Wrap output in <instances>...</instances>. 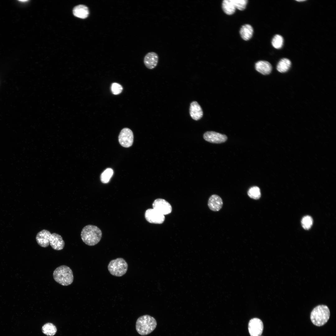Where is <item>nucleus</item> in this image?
Returning a JSON list of instances; mask_svg holds the SVG:
<instances>
[{"mask_svg":"<svg viewBox=\"0 0 336 336\" xmlns=\"http://www.w3.org/2000/svg\"><path fill=\"white\" fill-rule=\"evenodd\" d=\"M189 114L191 117L195 120H199L203 117V113L202 109L197 101H193L191 103Z\"/></svg>","mask_w":336,"mask_h":336,"instance_id":"15","label":"nucleus"},{"mask_svg":"<svg viewBox=\"0 0 336 336\" xmlns=\"http://www.w3.org/2000/svg\"><path fill=\"white\" fill-rule=\"evenodd\" d=\"M236 8L243 10L245 8L247 3V0H232Z\"/></svg>","mask_w":336,"mask_h":336,"instance_id":"26","label":"nucleus"},{"mask_svg":"<svg viewBox=\"0 0 336 336\" xmlns=\"http://www.w3.org/2000/svg\"><path fill=\"white\" fill-rule=\"evenodd\" d=\"M51 234L49 231L45 229L39 231L36 236V240L38 244L42 247H48L49 244V238Z\"/></svg>","mask_w":336,"mask_h":336,"instance_id":"12","label":"nucleus"},{"mask_svg":"<svg viewBox=\"0 0 336 336\" xmlns=\"http://www.w3.org/2000/svg\"><path fill=\"white\" fill-rule=\"evenodd\" d=\"M145 217L147 222L152 223L162 224L165 220L164 215L153 208L147 209L145 212Z\"/></svg>","mask_w":336,"mask_h":336,"instance_id":"9","label":"nucleus"},{"mask_svg":"<svg viewBox=\"0 0 336 336\" xmlns=\"http://www.w3.org/2000/svg\"><path fill=\"white\" fill-rule=\"evenodd\" d=\"M73 12L75 16L82 19L87 18L89 13L88 7L83 5L75 7L73 9Z\"/></svg>","mask_w":336,"mask_h":336,"instance_id":"17","label":"nucleus"},{"mask_svg":"<svg viewBox=\"0 0 336 336\" xmlns=\"http://www.w3.org/2000/svg\"><path fill=\"white\" fill-rule=\"evenodd\" d=\"M291 65V63L290 60L287 58H283L278 63L277 69L279 72H285L289 69Z\"/></svg>","mask_w":336,"mask_h":336,"instance_id":"19","label":"nucleus"},{"mask_svg":"<svg viewBox=\"0 0 336 336\" xmlns=\"http://www.w3.org/2000/svg\"><path fill=\"white\" fill-rule=\"evenodd\" d=\"M253 32L252 26L249 24H245L241 28L240 33L241 38L245 40H250L252 37Z\"/></svg>","mask_w":336,"mask_h":336,"instance_id":"18","label":"nucleus"},{"mask_svg":"<svg viewBox=\"0 0 336 336\" xmlns=\"http://www.w3.org/2000/svg\"><path fill=\"white\" fill-rule=\"evenodd\" d=\"M54 280L64 286L71 285L73 281V272L68 266L63 265L56 268L53 273Z\"/></svg>","mask_w":336,"mask_h":336,"instance_id":"4","label":"nucleus"},{"mask_svg":"<svg viewBox=\"0 0 336 336\" xmlns=\"http://www.w3.org/2000/svg\"><path fill=\"white\" fill-rule=\"evenodd\" d=\"M330 316L329 310L325 305H319L312 311L310 318L312 323L317 326L323 325L329 320Z\"/></svg>","mask_w":336,"mask_h":336,"instance_id":"3","label":"nucleus"},{"mask_svg":"<svg viewBox=\"0 0 336 336\" xmlns=\"http://www.w3.org/2000/svg\"><path fill=\"white\" fill-rule=\"evenodd\" d=\"M113 170L111 168H108L105 170L100 175V180L104 184L108 183L113 174Z\"/></svg>","mask_w":336,"mask_h":336,"instance_id":"23","label":"nucleus"},{"mask_svg":"<svg viewBox=\"0 0 336 336\" xmlns=\"http://www.w3.org/2000/svg\"><path fill=\"white\" fill-rule=\"evenodd\" d=\"M222 8L225 13L228 15L233 14L236 8L232 0H224L222 3Z\"/></svg>","mask_w":336,"mask_h":336,"instance_id":"20","label":"nucleus"},{"mask_svg":"<svg viewBox=\"0 0 336 336\" xmlns=\"http://www.w3.org/2000/svg\"><path fill=\"white\" fill-rule=\"evenodd\" d=\"M128 268V264L123 258H119L110 261L108 269L110 273L116 277H121L126 273Z\"/></svg>","mask_w":336,"mask_h":336,"instance_id":"5","label":"nucleus"},{"mask_svg":"<svg viewBox=\"0 0 336 336\" xmlns=\"http://www.w3.org/2000/svg\"><path fill=\"white\" fill-rule=\"evenodd\" d=\"M157 323L155 319L148 315L139 317L136 324L138 333L141 335H146L152 333L156 328Z\"/></svg>","mask_w":336,"mask_h":336,"instance_id":"2","label":"nucleus"},{"mask_svg":"<svg viewBox=\"0 0 336 336\" xmlns=\"http://www.w3.org/2000/svg\"><path fill=\"white\" fill-rule=\"evenodd\" d=\"M306 1V0H296V1H298V2H303V1Z\"/></svg>","mask_w":336,"mask_h":336,"instance_id":"28","label":"nucleus"},{"mask_svg":"<svg viewBox=\"0 0 336 336\" xmlns=\"http://www.w3.org/2000/svg\"><path fill=\"white\" fill-rule=\"evenodd\" d=\"M313 220L312 217L309 216L304 217L301 221V223L303 227L306 230H308L310 228L313 224Z\"/></svg>","mask_w":336,"mask_h":336,"instance_id":"25","label":"nucleus"},{"mask_svg":"<svg viewBox=\"0 0 336 336\" xmlns=\"http://www.w3.org/2000/svg\"><path fill=\"white\" fill-rule=\"evenodd\" d=\"M101 230L97 226L89 225L84 226L81 232L83 241L89 246H94L98 243L102 237Z\"/></svg>","mask_w":336,"mask_h":336,"instance_id":"1","label":"nucleus"},{"mask_svg":"<svg viewBox=\"0 0 336 336\" xmlns=\"http://www.w3.org/2000/svg\"><path fill=\"white\" fill-rule=\"evenodd\" d=\"M152 207L153 209L164 215L169 214L172 210L170 203L162 198L155 200L152 203Z\"/></svg>","mask_w":336,"mask_h":336,"instance_id":"7","label":"nucleus"},{"mask_svg":"<svg viewBox=\"0 0 336 336\" xmlns=\"http://www.w3.org/2000/svg\"><path fill=\"white\" fill-rule=\"evenodd\" d=\"M49 242L52 248L54 250H62L65 245L64 241L62 237L55 233L51 234L49 238Z\"/></svg>","mask_w":336,"mask_h":336,"instance_id":"11","label":"nucleus"},{"mask_svg":"<svg viewBox=\"0 0 336 336\" xmlns=\"http://www.w3.org/2000/svg\"><path fill=\"white\" fill-rule=\"evenodd\" d=\"M203 137L206 141L214 143H223L227 139V137L225 135L212 131L205 132Z\"/></svg>","mask_w":336,"mask_h":336,"instance_id":"10","label":"nucleus"},{"mask_svg":"<svg viewBox=\"0 0 336 336\" xmlns=\"http://www.w3.org/2000/svg\"><path fill=\"white\" fill-rule=\"evenodd\" d=\"M247 194L250 198L255 200L259 199L261 196L260 189L257 186L250 187L247 192Z\"/></svg>","mask_w":336,"mask_h":336,"instance_id":"22","label":"nucleus"},{"mask_svg":"<svg viewBox=\"0 0 336 336\" xmlns=\"http://www.w3.org/2000/svg\"><path fill=\"white\" fill-rule=\"evenodd\" d=\"M119 141L120 145L125 147L131 146L133 141V135L132 131L128 128H123L119 136Z\"/></svg>","mask_w":336,"mask_h":336,"instance_id":"6","label":"nucleus"},{"mask_svg":"<svg viewBox=\"0 0 336 336\" xmlns=\"http://www.w3.org/2000/svg\"><path fill=\"white\" fill-rule=\"evenodd\" d=\"M264 329L262 321L258 318L251 319L248 324V330L251 336H261Z\"/></svg>","mask_w":336,"mask_h":336,"instance_id":"8","label":"nucleus"},{"mask_svg":"<svg viewBox=\"0 0 336 336\" xmlns=\"http://www.w3.org/2000/svg\"><path fill=\"white\" fill-rule=\"evenodd\" d=\"M283 42V39L282 36L279 35H276L273 38L272 44L274 48L279 49L282 47Z\"/></svg>","mask_w":336,"mask_h":336,"instance_id":"24","label":"nucleus"},{"mask_svg":"<svg viewBox=\"0 0 336 336\" xmlns=\"http://www.w3.org/2000/svg\"><path fill=\"white\" fill-rule=\"evenodd\" d=\"M255 68L259 72L263 75H266L270 73L272 70V66L268 62L259 61L255 63Z\"/></svg>","mask_w":336,"mask_h":336,"instance_id":"16","label":"nucleus"},{"mask_svg":"<svg viewBox=\"0 0 336 336\" xmlns=\"http://www.w3.org/2000/svg\"><path fill=\"white\" fill-rule=\"evenodd\" d=\"M123 89L122 86L118 83L114 82L111 84V90L112 93L114 95L120 94L122 92Z\"/></svg>","mask_w":336,"mask_h":336,"instance_id":"27","label":"nucleus"},{"mask_svg":"<svg viewBox=\"0 0 336 336\" xmlns=\"http://www.w3.org/2000/svg\"><path fill=\"white\" fill-rule=\"evenodd\" d=\"M42 330L44 334L49 336H54L57 331L56 326L50 323H47L44 324L42 327Z\"/></svg>","mask_w":336,"mask_h":336,"instance_id":"21","label":"nucleus"},{"mask_svg":"<svg viewBox=\"0 0 336 336\" xmlns=\"http://www.w3.org/2000/svg\"><path fill=\"white\" fill-rule=\"evenodd\" d=\"M143 61L147 68L149 69H153L157 65L158 61V56L155 52H149L145 56Z\"/></svg>","mask_w":336,"mask_h":336,"instance_id":"13","label":"nucleus"},{"mask_svg":"<svg viewBox=\"0 0 336 336\" xmlns=\"http://www.w3.org/2000/svg\"><path fill=\"white\" fill-rule=\"evenodd\" d=\"M223 204L222 198L216 194L211 195L208 200V207L210 210L213 211L220 210L222 208Z\"/></svg>","mask_w":336,"mask_h":336,"instance_id":"14","label":"nucleus"}]
</instances>
